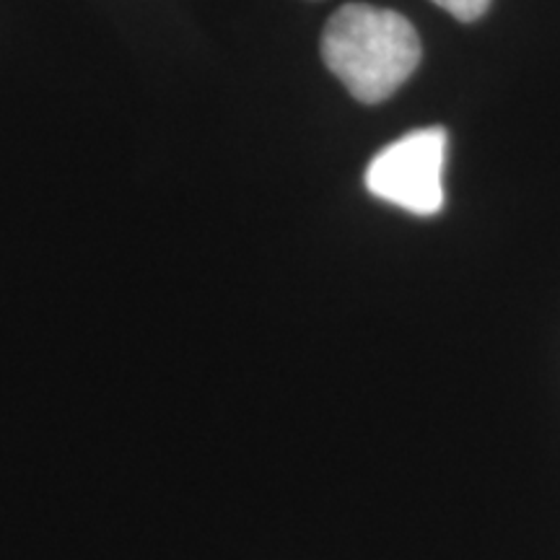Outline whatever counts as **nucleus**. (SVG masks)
Returning <instances> with one entry per match:
<instances>
[{"label": "nucleus", "instance_id": "nucleus-2", "mask_svg": "<svg viewBox=\"0 0 560 560\" xmlns=\"http://www.w3.org/2000/svg\"><path fill=\"white\" fill-rule=\"evenodd\" d=\"M444 130L423 128L408 132L371 159L366 190L408 213H439L444 208Z\"/></svg>", "mask_w": 560, "mask_h": 560}, {"label": "nucleus", "instance_id": "nucleus-3", "mask_svg": "<svg viewBox=\"0 0 560 560\" xmlns=\"http://www.w3.org/2000/svg\"><path fill=\"white\" fill-rule=\"evenodd\" d=\"M431 3H436L439 9L452 13L459 21H475L486 16V11L490 9V0H431Z\"/></svg>", "mask_w": 560, "mask_h": 560}, {"label": "nucleus", "instance_id": "nucleus-1", "mask_svg": "<svg viewBox=\"0 0 560 560\" xmlns=\"http://www.w3.org/2000/svg\"><path fill=\"white\" fill-rule=\"evenodd\" d=\"M322 60L355 100L380 104L416 73L420 39L402 13L350 3L322 32Z\"/></svg>", "mask_w": 560, "mask_h": 560}]
</instances>
